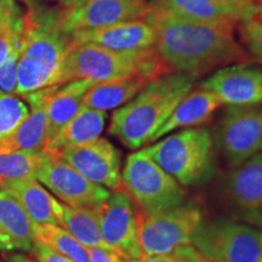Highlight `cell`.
<instances>
[{
	"label": "cell",
	"instance_id": "cell-17",
	"mask_svg": "<svg viewBox=\"0 0 262 262\" xmlns=\"http://www.w3.org/2000/svg\"><path fill=\"white\" fill-rule=\"evenodd\" d=\"M227 188L238 210L251 220L262 219V152L233 169Z\"/></svg>",
	"mask_w": 262,
	"mask_h": 262
},
{
	"label": "cell",
	"instance_id": "cell-1",
	"mask_svg": "<svg viewBox=\"0 0 262 262\" xmlns=\"http://www.w3.org/2000/svg\"><path fill=\"white\" fill-rule=\"evenodd\" d=\"M145 19L155 31L156 50L176 72L198 78L216 67L248 62L233 21H193L150 6Z\"/></svg>",
	"mask_w": 262,
	"mask_h": 262
},
{
	"label": "cell",
	"instance_id": "cell-42",
	"mask_svg": "<svg viewBox=\"0 0 262 262\" xmlns=\"http://www.w3.org/2000/svg\"><path fill=\"white\" fill-rule=\"evenodd\" d=\"M261 244H262V234H261Z\"/></svg>",
	"mask_w": 262,
	"mask_h": 262
},
{
	"label": "cell",
	"instance_id": "cell-39",
	"mask_svg": "<svg viewBox=\"0 0 262 262\" xmlns=\"http://www.w3.org/2000/svg\"><path fill=\"white\" fill-rule=\"evenodd\" d=\"M29 9H35L38 6H40V0H22Z\"/></svg>",
	"mask_w": 262,
	"mask_h": 262
},
{
	"label": "cell",
	"instance_id": "cell-35",
	"mask_svg": "<svg viewBox=\"0 0 262 262\" xmlns=\"http://www.w3.org/2000/svg\"><path fill=\"white\" fill-rule=\"evenodd\" d=\"M25 12L17 0H0V22L10 16Z\"/></svg>",
	"mask_w": 262,
	"mask_h": 262
},
{
	"label": "cell",
	"instance_id": "cell-26",
	"mask_svg": "<svg viewBox=\"0 0 262 262\" xmlns=\"http://www.w3.org/2000/svg\"><path fill=\"white\" fill-rule=\"evenodd\" d=\"M44 152L0 153V189H6L12 183L25 180H37Z\"/></svg>",
	"mask_w": 262,
	"mask_h": 262
},
{
	"label": "cell",
	"instance_id": "cell-11",
	"mask_svg": "<svg viewBox=\"0 0 262 262\" xmlns=\"http://www.w3.org/2000/svg\"><path fill=\"white\" fill-rule=\"evenodd\" d=\"M101 233L108 247L129 262L142 257L137 238L136 211L134 203L122 189L110 193L108 198L95 208Z\"/></svg>",
	"mask_w": 262,
	"mask_h": 262
},
{
	"label": "cell",
	"instance_id": "cell-18",
	"mask_svg": "<svg viewBox=\"0 0 262 262\" xmlns=\"http://www.w3.org/2000/svg\"><path fill=\"white\" fill-rule=\"evenodd\" d=\"M221 106H224L221 101L210 91L201 88L191 91L173 108L165 123L150 137L148 145L176 130L198 127L208 122Z\"/></svg>",
	"mask_w": 262,
	"mask_h": 262
},
{
	"label": "cell",
	"instance_id": "cell-29",
	"mask_svg": "<svg viewBox=\"0 0 262 262\" xmlns=\"http://www.w3.org/2000/svg\"><path fill=\"white\" fill-rule=\"evenodd\" d=\"M26 14H16L0 22V64L16 48L21 47L25 32Z\"/></svg>",
	"mask_w": 262,
	"mask_h": 262
},
{
	"label": "cell",
	"instance_id": "cell-10",
	"mask_svg": "<svg viewBox=\"0 0 262 262\" xmlns=\"http://www.w3.org/2000/svg\"><path fill=\"white\" fill-rule=\"evenodd\" d=\"M37 180L72 208H96L111 193L84 178L56 153H44Z\"/></svg>",
	"mask_w": 262,
	"mask_h": 262
},
{
	"label": "cell",
	"instance_id": "cell-21",
	"mask_svg": "<svg viewBox=\"0 0 262 262\" xmlns=\"http://www.w3.org/2000/svg\"><path fill=\"white\" fill-rule=\"evenodd\" d=\"M107 113L103 111L83 107L71 122H68L44 146V153H58L70 147L84 145L102 134Z\"/></svg>",
	"mask_w": 262,
	"mask_h": 262
},
{
	"label": "cell",
	"instance_id": "cell-36",
	"mask_svg": "<svg viewBox=\"0 0 262 262\" xmlns=\"http://www.w3.org/2000/svg\"><path fill=\"white\" fill-rule=\"evenodd\" d=\"M129 262H186L176 254L171 255H159V256H142L137 260H131Z\"/></svg>",
	"mask_w": 262,
	"mask_h": 262
},
{
	"label": "cell",
	"instance_id": "cell-19",
	"mask_svg": "<svg viewBox=\"0 0 262 262\" xmlns=\"http://www.w3.org/2000/svg\"><path fill=\"white\" fill-rule=\"evenodd\" d=\"M35 242L34 224L8 189H0V249L31 251Z\"/></svg>",
	"mask_w": 262,
	"mask_h": 262
},
{
	"label": "cell",
	"instance_id": "cell-44",
	"mask_svg": "<svg viewBox=\"0 0 262 262\" xmlns=\"http://www.w3.org/2000/svg\"><path fill=\"white\" fill-rule=\"evenodd\" d=\"M260 262H262V258H261V261H260Z\"/></svg>",
	"mask_w": 262,
	"mask_h": 262
},
{
	"label": "cell",
	"instance_id": "cell-38",
	"mask_svg": "<svg viewBox=\"0 0 262 262\" xmlns=\"http://www.w3.org/2000/svg\"><path fill=\"white\" fill-rule=\"evenodd\" d=\"M56 2L58 3V5H60L61 8L71 9V8H74V6L83 4V3L88 2V0H56Z\"/></svg>",
	"mask_w": 262,
	"mask_h": 262
},
{
	"label": "cell",
	"instance_id": "cell-8",
	"mask_svg": "<svg viewBox=\"0 0 262 262\" xmlns=\"http://www.w3.org/2000/svg\"><path fill=\"white\" fill-rule=\"evenodd\" d=\"M261 234L257 229L234 221L203 222L192 245L204 262H260Z\"/></svg>",
	"mask_w": 262,
	"mask_h": 262
},
{
	"label": "cell",
	"instance_id": "cell-33",
	"mask_svg": "<svg viewBox=\"0 0 262 262\" xmlns=\"http://www.w3.org/2000/svg\"><path fill=\"white\" fill-rule=\"evenodd\" d=\"M226 4L231 5L234 8L239 14L242 15V19L251 17V16L258 14L261 11V8L255 4L253 0H221Z\"/></svg>",
	"mask_w": 262,
	"mask_h": 262
},
{
	"label": "cell",
	"instance_id": "cell-20",
	"mask_svg": "<svg viewBox=\"0 0 262 262\" xmlns=\"http://www.w3.org/2000/svg\"><path fill=\"white\" fill-rule=\"evenodd\" d=\"M95 84L93 80H73L55 85L48 101V136L45 145L83 108L85 94Z\"/></svg>",
	"mask_w": 262,
	"mask_h": 262
},
{
	"label": "cell",
	"instance_id": "cell-12",
	"mask_svg": "<svg viewBox=\"0 0 262 262\" xmlns=\"http://www.w3.org/2000/svg\"><path fill=\"white\" fill-rule=\"evenodd\" d=\"M149 12L147 0H88L71 9L61 10V27L71 35L119 22L145 19Z\"/></svg>",
	"mask_w": 262,
	"mask_h": 262
},
{
	"label": "cell",
	"instance_id": "cell-2",
	"mask_svg": "<svg viewBox=\"0 0 262 262\" xmlns=\"http://www.w3.org/2000/svg\"><path fill=\"white\" fill-rule=\"evenodd\" d=\"M61 10L38 8L26 14L17 66L16 95H27L58 85L71 35L61 27Z\"/></svg>",
	"mask_w": 262,
	"mask_h": 262
},
{
	"label": "cell",
	"instance_id": "cell-32",
	"mask_svg": "<svg viewBox=\"0 0 262 262\" xmlns=\"http://www.w3.org/2000/svg\"><path fill=\"white\" fill-rule=\"evenodd\" d=\"M31 253L33 256L37 258L38 262H72L67 257L57 254L56 251L51 250L50 248H48L47 245L38 241H35L34 244H33Z\"/></svg>",
	"mask_w": 262,
	"mask_h": 262
},
{
	"label": "cell",
	"instance_id": "cell-43",
	"mask_svg": "<svg viewBox=\"0 0 262 262\" xmlns=\"http://www.w3.org/2000/svg\"><path fill=\"white\" fill-rule=\"evenodd\" d=\"M0 262H4V261H2V260H0Z\"/></svg>",
	"mask_w": 262,
	"mask_h": 262
},
{
	"label": "cell",
	"instance_id": "cell-14",
	"mask_svg": "<svg viewBox=\"0 0 262 262\" xmlns=\"http://www.w3.org/2000/svg\"><path fill=\"white\" fill-rule=\"evenodd\" d=\"M201 89L215 95L226 106L262 103V68L243 62L225 66L209 75Z\"/></svg>",
	"mask_w": 262,
	"mask_h": 262
},
{
	"label": "cell",
	"instance_id": "cell-40",
	"mask_svg": "<svg viewBox=\"0 0 262 262\" xmlns=\"http://www.w3.org/2000/svg\"><path fill=\"white\" fill-rule=\"evenodd\" d=\"M253 2L258 6V8L262 9V0H253Z\"/></svg>",
	"mask_w": 262,
	"mask_h": 262
},
{
	"label": "cell",
	"instance_id": "cell-34",
	"mask_svg": "<svg viewBox=\"0 0 262 262\" xmlns=\"http://www.w3.org/2000/svg\"><path fill=\"white\" fill-rule=\"evenodd\" d=\"M91 262H127L125 258L113 250L101 248H90Z\"/></svg>",
	"mask_w": 262,
	"mask_h": 262
},
{
	"label": "cell",
	"instance_id": "cell-6",
	"mask_svg": "<svg viewBox=\"0 0 262 262\" xmlns=\"http://www.w3.org/2000/svg\"><path fill=\"white\" fill-rule=\"evenodd\" d=\"M137 238L142 256L171 255L192 241L203 225L201 209L180 204L159 211H136Z\"/></svg>",
	"mask_w": 262,
	"mask_h": 262
},
{
	"label": "cell",
	"instance_id": "cell-25",
	"mask_svg": "<svg viewBox=\"0 0 262 262\" xmlns=\"http://www.w3.org/2000/svg\"><path fill=\"white\" fill-rule=\"evenodd\" d=\"M6 189L16 196L33 224L58 226L56 215L58 202L39 185L37 180L12 183Z\"/></svg>",
	"mask_w": 262,
	"mask_h": 262
},
{
	"label": "cell",
	"instance_id": "cell-23",
	"mask_svg": "<svg viewBox=\"0 0 262 262\" xmlns=\"http://www.w3.org/2000/svg\"><path fill=\"white\" fill-rule=\"evenodd\" d=\"M148 83L140 77L95 83L85 94L83 107L103 112L116 110L133 100Z\"/></svg>",
	"mask_w": 262,
	"mask_h": 262
},
{
	"label": "cell",
	"instance_id": "cell-16",
	"mask_svg": "<svg viewBox=\"0 0 262 262\" xmlns=\"http://www.w3.org/2000/svg\"><path fill=\"white\" fill-rule=\"evenodd\" d=\"M54 86L45 88L25 95L31 106V113L25 118L17 129L0 147V153L22 152L41 153L48 136V101Z\"/></svg>",
	"mask_w": 262,
	"mask_h": 262
},
{
	"label": "cell",
	"instance_id": "cell-5",
	"mask_svg": "<svg viewBox=\"0 0 262 262\" xmlns=\"http://www.w3.org/2000/svg\"><path fill=\"white\" fill-rule=\"evenodd\" d=\"M142 148L181 186L204 182L214 171V139L206 127L171 133Z\"/></svg>",
	"mask_w": 262,
	"mask_h": 262
},
{
	"label": "cell",
	"instance_id": "cell-13",
	"mask_svg": "<svg viewBox=\"0 0 262 262\" xmlns=\"http://www.w3.org/2000/svg\"><path fill=\"white\" fill-rule=\"evenodd\" d=\"M58 155L95 185L111 191L122 189L120 152L108 140L97 137Z\"/></svg>",
	"mask_w": 262,
	"mask_h": 262
},
{
	"label": "cell",
	"instance_id": "cell-28",
	"mask_svg": "<svg viewBox=\"0 0 262 262\" xmlns=\"http://www.w3.org/2000/svg\"><path fill=\"white\" fill-rule=\"evenodd\" d=\"M27 116L28 108L25 102L14 95L0 90V147Z\"/></svg>",
	"mask_w": 262,
	"mask_h": 262
},
{
	"label": "cell",
	"instance_id": "cell-24",
	"mask_svg": "<svg viewBox=\"0 0 262 262\" xmlns=\"http://www.w3.org/2000/svg\"><path fill=\"white\" fill-rule=\"evenodd\" d=\"M56 215L58 226L64 228L84 247L113 250L103 241L95 208H72L58 202Z\"/></svg>",
	"mask_w": 262,
	"mask_h": 262
},
{
	"label": "cell",
	"instance_id": "cell-15",
	"mask_svg": "<svg viewBox=\"0 0 262 262\" xmlns=\"http://www.w3.org/2000/svg\"><path fill=\"white\" fill-rule=\"evenodd\" d=\"M72 45L94 44L111 50L131 51L155 48L156 35L146 19H135L71 34Z\"/></svg>",
	"mask_w": 262,
	"mask_h": 262
},
{
	"label": "cell",
	"instance_id": "cell-22",
	"mask_svg": "<svg viewBox=\"0 0 262 262\" xmlns=\"http://www.w3.org/2000/svg\"><path fill=\"white\" fill-rule=\"evenodd\" d=\"M150 8L193 21H242V15L221 0H148Z\"/></svg>",
	"mask_w": 262,
	"mask_h": 262
},
{
	"label": "cell",
	"instance_id": "cell-37",
	"mask_svg": "<svg viewBox=\"0 0 262 262\" xmlns=\"http://www.w3.org/2000/svg\"><path fill=\"white\" fill-rule=\"evenodd\" d=\"M5 262H37V261H34L31 257L26 256L24 254H11V255H6Z\"/></svg>",
	"mask_w": 262,
	"mask_h": 262
},
{
	"label": "cell",
	"instance_id": "cell-7",
	"mask_svg": "<svg viewBox=\"0 0 262 262\" xmlns=\"http://www.w3.org/2000/svg\"><path fill=\"white\" fill-rule=\"evenodd\" d=\"M122 191L139 210L159 211L182 204L185 191L143 148L126 158L122 171Z\"/></svg>",
	"mask_w": 262,
	"mask_h": 262
},
{
	"label": "cell",
	"instance_id": "cell-30",
	"mask_svg": "<svg viewBox=\"0 0 262 262\" xmlns=\"http://www.w3.org/2000/svg\"><path fill=\"white\" fill-rule=\"evenodd\" d=\"M239 24V37L244 48L262 63V16L260 12L242 19Z\"/></svg>",
	"mask_w": 262,
	"mask_h": 262
},
{
	"label": "cell",
	"instance_id": "cell-9",
	"mask_svg": "<svg viewBox=\"0 0 262 262\" xmlns=\"http://www.w3.org/2000/svg\"><path fill=\"white\" fill-rule=\"evenodd\" d=\"M219 146L232 168L262 152V107L228 106L217 133Z\"/></svg>",
	"mask_w": 262,
	"mask_h": 262
},
{
	"label": "cell",
	"instance_id": "cell-3",
	"mask_svg": "<svg viewBox=\"0 0 262 262\" xmlns=\"http://www.w3.org/2000/svg\"><path fill=\"white\" fill-rule=\"evenodd\" d=\"M195 80L194 75L181 72L150 80L133 100L114 111L110 134L133 150L148 145L173 108L191 93Z\"/></svg>",
	"mask_w": 262,
	"mask_h": 262
},
{
	"label": "cell",
	"instance_id": "cell-4",
	"mask_svg": "<svg viewBox=\"0 0 262 262\" xmlns=\"http://www.w3.org/2000/svg\"><path fill=\"white\" fill-rule=\"evenodd\" d=\"M171 71L156 48L117 51L94 44L72 45L64 58L58 85L81 79L102 83L133 77L150 81Z\"/></svg>",
	"mask_w": 262,
	"mask_h": 262
},
{
	"label": "cell",
	"instance_id": "cell-31",
	"mask_svg": "<svg viewBox=\"0 0 262 262\" xmlns=\"http://www.w3.org/2000/svg\"><path fill=\"white\" fill-rule=\"evenodd\" d=\"M21 47L16 48L6 61L0 64V90L6 94H15L17 86V66Z\"/></svg>",
	"mask_w": 262,
	"mask_h": 262
},
{
	"label": "cell",
	"instance_id": "cell-27",
	"mask_svg": "<svg viewBox=\"0 0 262 262\" xmlns=\"http://www.w3.org/2000/svg\"><path fill=\"white\" fill-rule=\"evenodd\" d=\"M35 241L72 262H91L90 251L64 228L56 225H34Z\"/></svg>",
	"mask_w": 262,
	"mask_h": 262
},
{
	"label": "cell",
	"instance_id": "cell-41",
	"mask_svg": "<svg viewBox=\"0 0 262 262\" xmlns=\"http://www.w3.org/2000/svg\"><path fill=\"white\" fill-rule=\"evenodd\" d=\"M260 15H261V16H262V10H261V11H260Z\"/></svg>",
	"mask_w": 262,
	"mask_h": 262
}]
</instances>
